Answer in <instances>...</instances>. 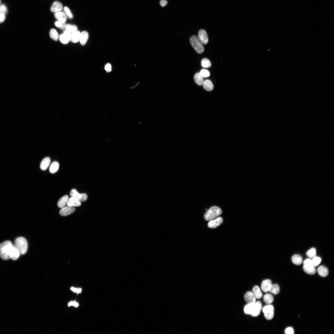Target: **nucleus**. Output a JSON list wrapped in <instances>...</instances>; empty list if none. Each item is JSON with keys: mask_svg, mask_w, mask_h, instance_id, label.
I'll list each match as a JSON object with an SVG mask.
<instances>
[{"mask_svg": "<svg viewBox=\"0 0 334 334\" xmlns=\"http://www.w3.org/2000/svg\"><path fill=\"white\" fill-rule=\"evenodd\" d=\"M253 293L257 299H260L263 297V294L260 288L257 286H256L253 287Z\"/></svg>", "mask_w": 334, "mask_h": 334, "instance_id": "5701e85b", "label": "nucleus"}, {"mask_svg": "<svg viewBox=\"0 0 334 334\" xmlns=\"http://www.w3.org/2000/svg\"><path fill=\"white\" fill-rule=\"evenodd\" d=\"M303 269L308 274L313 275L316 273V270L313 265H303Z\"/></svg>", "mask_w": 334, "mask_h": 334, "instance_id": "4be33fe9", "label": "nucleus"}, {"mask_svg": "<svg viewBox=\"0 0 334 334\" xmlns=\"http://www.w3.org/2000/svg\"><path fill=\"white\" fill-rule=\"evenodd\" d=\"M51 162V159L49 157H46L43 159L40 164V168L42 170H47Z\"/></svg>", "mask_w": 334, "mask_h": 334, "instance_id": "aec40b11", "label": "nucleus"}, {"mask_svg": "<svg viewBox=\"0 0 334 334\" xmlns=\"http://www.w3.org/2000/svg\"><path fill=\"white\" fill-rule=\"evenodd\" d=\"M168 2L166 0H162L160 2V5L163 7L165 6L167 4Z\"/></svg>", "mask_w": 334, "mask_h": 334, "instance_id": "de8ad7c7", "label": "nucleus"}, {"mask_svg": "<svg viewBox=\"0 0 334 334\" xmlns=\"http://www.w3.org/2000/svg\"><path fill=\"white\" fill-rule=\"evenodd\" d=\"M70 195L71 197L75 198L81 202L85 201L88 198V195L86 194L85 193L82 194L79 193L75 189L72 190L71 191Z\"/></svg>", "mask_w": 334, "mask_h": 334, "instance_id": "423d86ee", "label": "nucleus"}, {"mask_svg": "<svg viewBox=\"0 0 334 334\" xmlns=\"http://www.w3.org/2000/svg\"><path fill=\"white\" fill-rule=\"evenodd\" d=\"M292 261L293 263L296 265H300L303 262V258L300 255L296 254L292 257Z\"/></svg>", "mask_w": 334, "mask_h": 334, "instance_id": "393cba45", "label": "nucleus"}, {"mask_svg": "<svg viewBox=\"0 0 334 334\" xmlns=\"http://www.w3.org/2000/svg\"><path fill=\"white\" fill-rule=\"evenodd\" d=\"M198 38L203 45H206L208 43L209 39L206 31L201 29L198 32Z\"/></svg>", "mask_w": 334, "mask_h": 334, "instance_id": "6e6552de", "label": "nucleus"}, {"mask_svg": "<svg viewBox=\"0 0 334 334\" xmlns=\"http://www.w3.org/2000/svg\"><path fill=\"white\" fill-rule=\"evenodd\" d=\"M59 168V164L57 162H54L52 163L50 168V172L52 174L56 173Z\"/></svg>", "mask_w": 334, "mask_h": 334, "instance_id": "c85d7f7f", "label": "nucleus"}, {"mask_svg": "<svg viewBox=\"0 0 334 334\" xmlns=\"http://www.w3.org/2000/svg\"><path fill=\"white\" fill-rule=\"evenodd\" d=\"M67 205L71 207H79L81 205V202L75 198L71 197L68 199Z\"/></svg>", "mask_w": 334, "mask_h": 334, "instance_id": "ddd939ff", "label": "nucleus"}, {"mask_svg": "<svg viewBox=\"0 0 334 334\" xmlns=\"http://www.w3.org/2000/svg\"><path fill=\"white\" fill-rule=\"evenodd\" d=\"M264 302L266 304H271L272 303L274 300L273 296L271 294H265L263 297Z\"/></svg>", "mask_w": 334, "mask_h": 334, "instance_id": "c756f323", "label": "nucleus"}, {"mask_svg": "<svg viewBox=\"0 0 334 334\" xmlns=\"http://www.w3.org/2000/svg\"><path fill=\"white\" fill-rule=\"evenodd\" d=\"M55 25L56 27L61 28V29H64L65 28H66V25L65 23H62L59 21H56L55 23Z\"/></svg>", "mask_w": 334, "mask_h": 334, "instance_id": "58836bf2", "label": "nucleus"}, {"mask_svg": "<svg viewBox=\"0 0 334 334\" xmlns=\"http://www.w3.org/2000/svg\"><path fill=\"white\" fill-rule=\"evenodd\" d=\"M244 298L247 304H254L256 302V298L251 292H246L244 295Z\"/></svg>", "mask_w": 334, "mask_h": 334, "instance_id": "9d476101", "label": "nucleus"}, {"mask_svg": "<svg viewBox=\"0 0 334 334\" xmlns=\"http://www.w3.org/2000/svg\"><path fill=\"white\" fill-rule=\"evenodd\" d=\"M262 310V304L261 302L258 301L253 304V311L251 315L254 317L259 316Z\"/></svg>", "mask_w": 334, "mask_h": 334, "instance_id": "0eeeda50", "label": "nucleus"}, {"mask_svg": "<svg viewBox=\"0 0 334 334\" xmlns=\"http://www.w3.org/2000/svg\"><path fill=\"white\" fill-rule=\"evenodd\" d=\"M64 11L66 17L70 19H72L73 18V15L71 12L69 8L67 7H65L64 8Z\"/></svg>", "mask_w": 334, "mask_h": 334, "instance_id": "4c0bfd02", "label": "nucleus"}, {"mask_svg": "<svg viewBox=\"0 0 334 334\" xmlns=\"http://www.w3.org/2000/svg\"><path fill=\"white\" fill-rule=\"evenodd\" d=\"M89 37V34L88 32L83 31L81 33L79 41L82 45L84 46L86 44Z\"/></svg>", "mask_w": 334, "mask_h": 334, "instance_id": "a211bd4d", "label": "nucleus"}, {"mask_svg": "<svg viewBox=\"0 0 334 334\" xmlns=\"http://www.w3.org/2000/svg\"><path fill=\"white\" fill-rule=\"evenodd\" d=\"M272 284L271 280L270 279L264 280L261 284V288L263 292L266 293H267L269 291Z\"/></svg>", "mask_w": 334, "mask_h": 334, "instance_id": "dca6fc26", "label": "nucleus"}, {"mask_svg": "<svg viewBox=\"0 0 334 334\" xmlns=\"http://www.w3.org/2000/svg\"><path fill=\"white\" fill-rule=\"evenodd\" d=\"M105 69L107 72H111V66L109 63L107 64L105 67Z\"/></svg>", "mask_w": 334, "mask_h": 334, "instance_id": "49530a36", "label": "nucleus"}, {"mask_svg": "<svg viewBox=\"0 0 334 334\" xmlns=\"http://www.w3.org/2000/svg\"><path fill=\"white\" fill-rule=\"evenodd\" d=\"M223 222V220L221 217H217L215 220H213L209 223L208 226L210 228H215L221 225Z\"/></svg>", "mask_w": 334, "mask_h": 334, "instance_id": "1a4fd4ad", "label": "nucleus"}, {"mask_svg": "<svg viewBox=\"0 0 334 334\" xmlns=\"http://www.w3.org/2000/svg\"><path fill=\"white\" fill-rule=\"evenodd\" d=\"M211 64L210 61L207 58L203 59L201 61V66L203 68H210L211 66Z\"/></svg>", "mask_w": 334, "mask_h": 334, "instance_id": "473e14b6", "label": "nucleus"}, {"mask_svg": "<svg viewBox=\"0 0 334 334\" xmlns=\"http://www.w3.org/2000/svg\"><path fill=\"white\" fill-rule=\"evenodd\" d=\"M200 75L203 78H207L210 76V71L206 69H202L199 72Z\"/></svg>", "mask_w": 334, "mask_h": 334, "instance_id": "f704fd0d", "label": "nucleus"}, {"mask_svg": "<svg viewBox=\"0 0 334 334\" xmlns=\"http://www.w3.org/2000/svg\"><path fill=\"white\" fill-rule=\"evenodd\" d=\"M13 244L10 241H5L0 244V257L4 260L10 259V254Z\"/></svg>", "mask_w": 334, "mask_h": 334, "instance_id": "f257e3e1", "label": "nucleus"}, {"mask_svg": "<svg viewBox=\"0 0 334 334\" xmlns=\"http://www.w3.org/2000/svg\"><path fill=\"white\" fill-rule=\"evenodd\" d=\"M222 211L219 207L213 206L211 207L205 214L204 218L207 221L213 220L222 214Z\"/></svg>", "mask_w": 334, "mask_h": 334, "instance_id": "f03ea898", "label": "nucleus"}, {"mask_svg": "<svg viewBox=\"0 0 334 334\" xmlns=\"http://www.w3.org/2000/svg\"><path fill=\"white\" fill-rule=\"evenodd\" d=\"M71 34L68 31H65L63 34L60 36V39L61 42L64 44H67L71 40Z\"/></svg>", "mask_w": 334, "mask_h": 334, "instance_id": "f8f14e48", "label": "nucleus"}, {"mask_svg": "<svg viewBox=\"0 0 334 334\" xmlns=\"http://www.w3.org/2000/svg\"><path fill=\"white\" fill-rule=\"evenodd\" d=\"M306 255L308 257L311 258H313L316 256V249L315 248L311 249L307 252Z\"/></svg>", "mask_w": 334, "mask_h": 334, "instance_id": "e433bc0d", "label": "nucleus"}, {"mask_svg": "<svg viewBox=\"0 0 334 334\" xmlns=\"http://www.w3.org/2000/svg\"><path fill=\"white\" fill-rule=\"evenodd\" d=\"M194 78L197 84L199 86L203 85L204 82V78L200 75L199 72H197L195 75Z\"/></svg>", "mask_w": 334, "mask_h": 334, "instance_id": "bb28decb", "label": "nucleus"}, {"mask_svg": "<svg viewBox=\"0 0 334 334\" xmlns=\"http://www.w3.org/2000/svg\"><path fill=\"white\" fill-rule=\"evenodd\" d=\"M68 307H70L71 306H73L75 307V308H77L79 306V304L76 301H72L70 302L68 304Z\"/></svg>", "mask_w": 334, "mask_h": 334, "instance_id": "79ce46f5", "label": "nucleus"}, {"mask_svg": "<svg viewBox=\"0 0 334 334\" xmlns=\"http://www.w3.org/2000/svg\"><path fill=\"white\" fill-rule=\"evenodd\" d=\"M263 311L265 318L268 320H270L273 318L274 316V309L272 305L269 304L264 306Z\"/></svg>", "mask_w": 334, "mask_h": 334, "instance_id": "39448f33", "label": "nucleus"}, {"mask_svg": "<svg viewBox=\"0 0 334 334\" xmlns=\"http://www.w3.org/2000/svg\"><path fill=\"white\" fill-rule=\"evenodd\" d=\"M191 44L196 51L198 54H201L204 51V48L198 37L196 35L192 36L190 39Z\"/></svg>", "mask_w": 334, "mask_h": 334, "instance_id": "20e7f679", "label": "nucleus"}, {"mask_svg": "<svg viewBox=\"0 0 334 334\" xmlns=\"http://www.w3.org/2000/svg\"><path fill=\"white\" fill-rule=\"evenodd\" d=\"M50 35L51 38L54 41H57L59 39V34L55 29L53 28L51 30Z\"/></svg>", "mask_w": 334, "mask_h": 334, "instance_id": "2f4dec72", "label": "nucleus"}, {"mask_svg": "<svg viewBox=\"0 0 334 334\" xmlns=\"http://www.w3.org/2000/svg\"><path fill=\"white\" fill-rule=\"evenodd\" d=\"M1 0H0V3H1Z\"/></svg>", "mask_w": 334, "mask_h": 334, "instance_id": "09e8293b", "label": "nucleus"}, {"mask_svg": "<svg viewBox=\"0 0 334 334\" xmlns=\"http://www.w3.org/2000/svg\"><path fill=\"white\" fill-rule=\"evenodd\" d=\"M280 291V288L278 285L277 284H272L269 292L275 295H278Z\"/></svg>", "mask_w": 334, "mask_h": 334, "instance_id": "a878e982", "label": "nucleus"}, {"mask_svg": "<svg viewBox=\"0 0 334 334\" xmlns=\"http://www.w3.org/2000/svg\"><path fill=\"white\" fill-rule=\"evenodd\" d=\"M71 290L72 292L78 294L81 293L82 289L81 288H76L74 287H71Z\"/></svg>", "mask_w": 334, "mask_h": 334, "instance_id": "37998d69", "label": "nucleus"}, {"mask_svg": "<svg viewBox=\"0 0 334 334\" xmlns=\"http://www.w3.org/2000/svg\"><path fill=\"white\" fill-rule=\"evenodd\" d=\"M66 30L70 33H73L77 31L78 27L75 25H66Z\"/></svg>", "mask_w": 334, "mask_h": 334, "instance_id": "72a5a7b5", "label": "nucleus"}, {"mask_svg": "<svg viewBox=\"0 0 334 334\" xmlns=\"http://www.w3.org/2000/svg\"><path fill=\"white\" fill-rule=\"evenodd\" d=\"M55 18L61 22L65 23L67 20V17L64 13L59 12H56L54 15Z\"/></svg>", "mask_w": 334, "mask_h": 334, "instance_id": "f3484780", "label": "nucleus"}, {"mask_svg": "<svg viewBox=\"0 0 334 334\" xmlns=\"http://www.w3.org/2000/svg\"><path fill=\"white\" fill-rule=\"evenodd\" d=\"M317 271L319 275L323 277H327L329 273L328 269L324 266H319L318 268Z\"/></svg>", "mask_w": 334, "mask_h": 334, "instance_id": "6ab92c4d", "label": "nucleus"}, {"mask_svg": "<svg viewBox=\"0 0 334 334\" xmlns=\"http://www.w3.org/2000/svg\"><path fill=\"white\" fill-rule=\"evenodd\" d=\"M15 245L21 254L24 255L27 252L28 244L26 239L23 237H19L15 240Z\"/></svg>", "mask_w": 334, "mask_h": 334, "instance_id": "7ed1b4c3", "label": "nucleus"}, {"mask_svg": "<svg viewBox=\"0 0 334 334\" xmlns=\"http://www.w3.org/2000/svg\"><path fill=\"white\" fill-rule=\"evenodd\" d=\"M253 304H247L246 305L244 309V313L246 315H251L253 308Z\"/></svg>", "mask_w": 334, "mask_h": 334, "instance_id": "7c9ffc66", "label": "nucleus"}, {"mask_svg": "<svg viewBox=\"0 0 334 334\" xmlns=\"http://www.w3.org/2000/svg\"><path fill=\"white\" fill-rule=\"evenodd\" d=\"M21 253L15 245H13L10 254V259L13 260H16L19 258Z\"/></svg>", "mask_w": 334, "mask_h": 334, "instance_id": "4468645a", "label": "nucleus"}, {"mask_svg": "<svg viewBox=\"0 0 334 334\" xmlns=\"http://www.w3.org/2000/svg\"><path fill=\"white\" fill-rule=\"evenodd\" d=\"M312 260L313 266L315 267L320 264L322 261V259L319 257L315 256L313 258Z\"/></svg>", "mask_w": 334, "mask_h": 334, "instance_id": "c9c22d12", "label": "nucleus"}, {"mask_svg": "<svg viewBox=\"0 0 334 334\" xmlns=\"http://www.w3.org/2000/svg\"><path fill=\"white\" fill-rule=\"evenodd\" d=\"M203 85L204 89L208 91H212L214 88V86L212 82L209 80H206L204 81Z\"/></svg>", "mask_w": 334, "mask_h": 334, "instance_id": "412c9836", "label": "nucleus"}, {"mask_svg": "<svg viewBox=\"0 0 334 334\" xmlns=\"http://www.w3.org/2000/svg\"><path fill=\"white\" fill-rule=\"evenodd\" d=\"M303 264V265H313L312 260L310 259H307L305 260Z\"/></svg>", "mask_w": 334, "mask_h": 334, "instance_id": "c03bdc74", "label": "nucleus"}, {"mask_svg": "<svg viewBox=\"0 0 334 334\" xmlns=\"http://www.w3.org/2000/svg\"><path fill=\"white\" fill-rule=\"evenodd\" d=\"M5 19L6 17L5 14L2 13H0V23L4 22Z\"/></svg>", "mask_w": 334, "mask_h": 334, "instance_id": "a18cd8bd", "label": "nucleus"}, {"mask_svg": "<svg viewBox=\"0 0 334 334\" xmlns=\"http://www.w3.org/2000/svg\"><path fill=\"white\" fill-rule=\"evenodd\" d=\"M75 210L74 207L67 206L62 208L60 212V215L62 216H67L73 213Z\"/></svg>", "mask_w": 334, "mask_h": 334, "instance_id": "9b49d317", "label": "nucleus"}, {"mask_svg": "<svg viewBox=\"0 0 334 334\" xmlns=\"http://www.w3.org/2000/svg\"><path fill=\"white\" fill-rule=\"evenodd\" d=\"M285 333L286 334H294V330L293 328L289 327L286 329Z\"/></svg>", "mask_w": 334, "mask_h": 334, "instance_id": "a19ab883", "label": "nucleus"}, {"mask_svg": "<svg viewBox=\"0 0 334 334\" xmlns=\"http://www.w3.org/2000/svg\"><path fill=\"white\" fill-rule=\"evenodd\" d=\"M68 199V196L65 195L61 198L58 203V206L60 208L65 207Z\"/></svg>", "mask_w": 334, "mask_h": 334, "instance_id": "b1692460", "label": "nucleus"}, {"mask_svg": "<svg viewBox=\"0 0 334 334\" xmlns=\"http://www.w3.org/2000/svg\"><path fill=\"white\" fill-rule=\"evenodd\" d=\"M7 12V8L6 6L4 5H0V13H2L5 15Z\"/></svg>", "mask_w": 334, "mask_h": 334, "instance_id": "ea45409f", "label": "nucleus"}, {"mask_svg": "<svg viewBox=\"0 0 334 334\" xmlns=\"http://www.w3.org/2000/svg\"><path fill=\"white\" fill-rule=\"evenodd\" d=\"M63 8L62 4L58 1H55L53 4L51 8V11L53 12H56L61 11Z\"/></svg>", "mask_w": 334, "mask_h": 334, "instance_id": "2eb2a0df", "label": "nucleus"}, {"mask_svg": "<svg viewBox=\"0 0 334 334\" xmlns=\"http://www.w3.org/2000/svg\"><path fill=\"white\" fill-rule=\"evenodd\" d=\"M80 34L81 33L79 31L72 33L71 34L70 41L73 43L78 42L79 41Z\"/></svg>", "mask_w": 334, "mask_h": 334, "instance_id": "cd10ccee", "label": "nucleus"}]
</instances>
